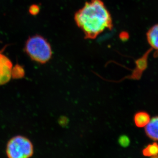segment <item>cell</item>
<instances>
[{
  "instance_id": "cell-6",
  "label": "cell",
  "mask_w": 158,
  "mask_h": 158,
  "mask_svg": "<svg viewBox=\"0 0 158 158\" xmlns=\"http://www.w3.org/2000/svg\"><path fill=\"white\" fill-rule=\"evenodd\" d=\"M146 38L151 47L158 51V24L149 29L146 33Z\"/></svg>"
},
{
  "instance_id": "cell-2",
  "label": "cell",
  "mask_w": 158,
  "mask_h": 158,
  "mask_svg": "<svg viewBox=\"0 0 158 158\" xmlns=\"http://www.w3.org/2000/svg\"><path fill=\"white\" fill-rule=\"evenodd\" d=\"M24 50L31 60L40 64H46L52 57L50 44L40 35L29 36L26 41Z\"/></svg>"
},
{
  "instance_id": "cell-5",
  "label": "cell",
  "mask_w": 158,
  "mask_h": 158,
  "mask_svg": "<svg viewBox=\"0 0 158 158\" xmlns=\"http://www.w3.org/2000/svg\"><path fill=\"white\" fill-rule=\"evenodd\" d=\"M145 131L148 137L155 141H158V116L151 118L145 127Z\"/></svg>"
},
{
  "instance_id": "cell-10",
  "label": "cell",
  "mask_w": 158,
  "mask_h": 158,
  "mask_svg": "<svg viewBox=\"0 0 158 158\" xmlns=\"http://www.w3.org/2000/svg\"><path fill=\"white\" fill-rule=\"evenodd\" d=\"M29 13L32 15H36L39 14L40 8L37 5L33 4L29 8Z\"/></svg>"
},
{
  "instance_id": "cell-1",
  "label": "cell",
  "mask_w": 158,
  "mask_h": 158,
  "mask_svg": "<svg viewBox=\"0 0 158 158\" xmlns=\"http://www.w3.org/2000/svg\"><path fill=\"white\" fill-rule=\"evenodd\" d=\"M77 25L83 32L85 39L94 40L106 29L112 30V15L102 0H90L75 15Z\"/></svg>"
},
{
  "instance_id": "cell-7",
  "label": "cell",
  "mask_w": 158,
  "mask_h": 158,
  "mask_svg": "<svg viewBox=\"0 0 158 158\" xmlns=\"http://www.w3.org/2000/svg\"><path fill=\"white\" fill-rule=\"evenodd\" d=\"M134 123L135 125L138 127H145L151 119V117L147 112H138L134 116Z\"/></svg>"
},
{
  "instance_id": "cell-9",
  "label": "cell",
  "mask_w": 158,
  "mask_h": 158,
  "mask_svg": "<svg viewBox=\"0 0 158 158\" xmlns=\"http://www.w3.org/2000/svg\"><path fill=\"white\" fill-rule=\"evenodd\" d=\"M25 71L22 66L19 64H15L12 67L11 77L14 79H21L24 77Z\"/></svg>"
},
{
  "instance_id": "cell-11",
  "label": "cell",
  "mask_w": 158,
  "mask_h": 158,
  "mask_svg": "<svg viewBox=\"0 0 158 158\" xmlns=\"http://www.w3.org/2000/svg\"><path fill=\"white\" fill-rule=\"evenodd\" d=\"M119 142L121 146L123 147H127L129 144L130 140L128 137L126 136H122L119 139Z\"/></svg>"
},
{
  "instance_id": "cell-3",
  "label": "cell",
  "mask_w": 158,
  "mask_h": 158,
  "mask_svg": "<svg viewBox=\"0 0 158 158\" xmlns=\"http://www.w3.org/2000/svg\"><path fill=\"white\" fill-rule=\"evenodd\" d=\"M6 155L9 158H28L34 153L32 141L24 136H15L8 142L6 148Z\"/></svg>"
},
{
  "instance_id": "cell-4",
  "label": "cell",
  "mask_w": 158,
  "mask_h": 158,
  "mask_svg": "<svg viewBox=\"0 0 158 158\" xmlns=\"http://www.w3.org/2000/svg\"><path fill=\"white\" fill-rule=\"evenodd\" d=\"M13 64L6 55L0 51V85L9 82L11 78Z\"/></svg>"
},
{
  "instance_id": "cell-8",
  "label": "cell",
  "mask_w": 158,
  "mask_h": 158,
  "mask_svg": "<svg viewBox=\"0 0 158 158\" xmlns=\"http://www.w3.org/2000/svg\"><path fill=\"white\" fill-rule=\"evenodd\" d=\"M143 155L146 157H157L158 156V144L154 142L148 145L143 149Z\"/></svg>"
}]
</instances>
